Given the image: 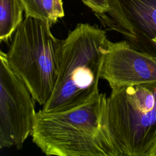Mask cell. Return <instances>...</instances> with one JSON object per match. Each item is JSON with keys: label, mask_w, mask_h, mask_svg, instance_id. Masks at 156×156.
<instances>
[{"label": "cell", "mask_w": 156, "mask_h": 156, "mask_svg": "<svg viewBox=\"0 0 156 156\" xmlns=\"http://www.w3.org/2000/svg\"><path fill=\"white\" fill-rule=\"evenodd\" d=\"M0 60V148L21 149L35 124V100L2 51Z\"/></svg>", "instance_id": "5"}, {"label": "cell", "mask_w": 156, "mask_h": 156, "mask_svg": "<svg viewBox=\"0 0 156 156\" xmlns=\"http://www.w3.org/2000/svg\"><path fill=\"white\" fill-rule=\"evenodd\" d=\"M101 78L111 89L138 85H156V55L135 49L126 40L108 41Z\"/></svg>", "instance_id": "6"}, {"label": "cell", "mask_w": 156, "mask_h": 156, "mask_svg": "<svg viewBox=\"0 0 156 156\" xmlns=\"http://www.w3.org/2000/svg\"><path fill=\"white\" fill-rule=\"evenodd\" d=\"M108 40L106 30L79 23L63 40L59 72L44 112L60 111L80 105L100 93L99 82Z\"/></svg>", "instance_id": "2"}, {"label": "cell", "mask_w": 156, "mask_h": 156, "mask_svg": "<svg viewBox=\"0 0 156 156\" xmlns=\"http://www.w3.org/2000/svg\"><path fill=\"white\" fill-rule=\"evenodd\" d=\"M46 21L52 26L65 16L62 0H41Z\"/></svg>", "instance_id": "9"}, {"label": "cell", "mask_w": 156, "mask_h": 156, "mask_svg": "<svg viewBox=\"0 0 156 156\" xmlns=\"http://www.w3.org/2000/svg\"><path fill=\"white\" fill-rule=\"evenodd\" d=\"M43 20L25 16L15 30L7 54L8 63L33 98L44 105L57 80L63 40L55 37Z\"/></svg>", "instance_id": "3"}, {"label": "cell", "mask_w": 156, "mask_h": 156, "mask_svg": "<svg viewBox=\"0 0 156 156\" xmlns=\"http://www.w3.org/2000/svg\"><path fill=\"white\" fill-rule=\"evenodd\" d=\"M147 156H156V135L154 138Z\"/></svg>", "instance_id": "12"}, {"label": "cell", "mask_w": 156, "mask_h": 156, "mask_svg": "<svg viewBox=\"0 0 156 156\" xmlns=\"http://www.w3.org/2000/svg\"><path fill=\"white\" fill-rule=\"evenodd\" d=\"M94 15L102 14L109 9L108 0H81Z\"/></svg>", "instance_id": "11"}, {"label": "cell", "mask_w": 156, "mask_h": 156, "mask_svg": "<svg viewBox=\"0 0 156 156\" xmlns=\"http://www.w3.org/2000/svg\"><path fill=\"white\" fill-rule=\"evenodd\" d=\"M105 119L119 156H147L156 135V85L112 89Z\"/></svg>", "instance_id": "4"}, {"label": "cell", "mask_w": 156, "mask_h": 156, "mask_svg": "<svg viewBox=\"0 0 156 156\" xmlns=\"http://www.w3.org/2000/svg\"><path fill=\"white\" fill-rule=\"evenodd\" d=\"M24 8L21 0H0V41L8 43L21 24Z\"/></svg>", "instance_id": "8"}, {"label": "cell", "mask_w": 156, "mask_h": 156, "mask_svg": "<svg viewBox=\"0 0 156 156\" xmlns=\"http://www.w3.org/2000/svg\"><path fill=\"white\" fill-rule=\"evenodd\" d=\"M151 41H152L154 43H155V44H156V37H154V38H152L151 39Z\"/></svg>", "instance_id": "13"}, {"label": "cell", "mask_w": 156, "mask_h": 156, "mask_svg": "<svg viewBox=\"0 0 156 156\" xmlns=\"http://www.w3.org/2000/svg\"><path fill=\"white\" fill-rule=\"evenodd\" d=\"M25 16H29L46 21L41 0H21Z\"/></svg>", "instance_id": "10"}, {"label": "cell", "mask_w": 156, "mask_h": 156, "mask_svg": "<svg viewBox=\"0 0 156 156\" xmlns=\"http://www.w3.org/2000/svg\"><path fill=\"white\" fill-rule=\"evenodd\" d=\"M107 96L99 93L70 108L36 113L31 136L47 155L119 156L105 119Z\"/></svg>", "instance_id": "1"}, {"label": "cell", "mask_w": 156, "mask_h": 156, "mask_svg": "<svg viewBox=\"0 0 156 156\" xmlns=\"http://www.w3.org/2000/svg\"><path fill=\"white\" fill-rule=\"evenodd\" d=\"M109 9L95 15L107 30L121 34L138 50L144 38L156 37V0H108Z\"/></svg>", "instance_id": "7"}]
</instances>
